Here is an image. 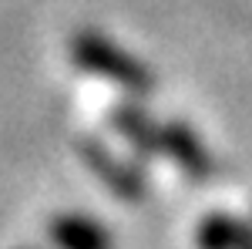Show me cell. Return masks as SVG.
<instances>
[{
    "label": "cell",
    "mask_w": 252,
    "mask_h": 249,
    "mask_svg": "<svg viewBox=\"0 0 252 249\" xmlns=\"http://www.w3.org/2000/svg\"><path fill=\"white\" fill-rule=\"evenodd\" d=\"M71 58L78 68H88V71H94L97 77H108V81H115L121 88H128V91H138V95H145V91H152V71L135 61L131 54H125L118 44L111 40H104L101 34L94 31H84L74 37L71 44Z\"/></svg>",
    "instance_id": "cell-1"
},
{
    "label": "cell",
    "mask_w": 252,
    "mask_h": 249,
    "mask_svg": "<svg viewBox=\"0 0 252 249\" xmlns=\"http://www.w3.org/2000/svg\"><path fill=\"white\" fill-rule=\"evenodd\" d=\"M51 236L61 249H111L101 226L81 215H61L51 222Z\"/></svg>",
    "instance_id": "cell-2"
},
{
    "label": "cell",
    "mask_w": 252,
    "mask_h": 249,
    "mask_svg": "<svg viewBox=\"0 0 252 249\" xmlns=\"http://www.w3.org/2000/svg\"><path fill=\"white\" fill-rule=\"evenodd\" d=\"M161 148L172 155L182 169H189V172H195V175L209 172V155H205V148L198 145V138H195L189 128H182V125L161 128Z\"/></svg>",
    "instance_id": "cell-3"
},
{
    "label": "cell",
    "mask_w": 252,
    "mask_h": 249,
    "mask_svg": "<svg viewBox=\"0 0 252 249\" xmlns=\"http://www.w3.org/2000/svg\"><path fill=\"white\" fill-rule=\"evenodd\" d=\"M198 243H202V249H252V229L239 226L232 219L215 215L202 226Z\"/></svg>",
    "instance_id": "cell-4"
},
{
    "label": "cell",
    "mask_w": 252,
    "mask_h": 249,
    "mask_svg": "<svg viewBox=\"0 0 252 249\" xmlns=\"http://www.w3.org/2000/svg\"><path fill=\"white\" fill-rule=\"evenodd\" d=\"M88 162H91L97 172L104 175V182H108L111 189H118L121 195H138V189H141V185H138V178H135L131 172H128V169L115 165V162H111L108 155L101 152L97 145H88Z\"/></svg>",
    "instance_id": "cell-5"
}]
</instances>
